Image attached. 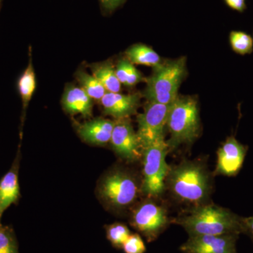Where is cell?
Returning a JSON list of instances; mask_svg holds the SVG:
<instances>
[{
    "instance_id": "6da1fadb",
    "label": "cell",
    "mask_w": 253,
    "mask_h": 253,
    "mask_svg": "<svg viewBox=\"0 0 253 253\" xmlns=\"http://www.w3.org/2000/svg\"><path fill=\"white\" fill-rule=\"evenodd\" d=\"M244 217L214 204L194 206L173 222L184 228L189 236L245 234Z\"/></svg>"
},
{
    "instance_id": "7a4b0ae2",
    "label": "cell",
    "mask_w": 253,
    "mask_h": 253,
    "mask_svg": "<svg viewBox=\"0 0 253 253\" xmlns=\"http://www.w3.org/2000/svg\"><path fill=\"white\" fill-rule=\"evenodd\" d=\"M166 182L177 199L194 206L206 204L211 194L209 173L196 161H184L169 168Z\"/></svg>"
},
{
    "instance_id": "3957f363",
    "label": "cell",
    "mask_w": 253,
    "mask_h": 253,
    "mask_svg": "<svg viewBox=\"0 0 253 253\" xmlns=\"http://www.w3.org/2000/svg\"><path fill=\"white\" fill-rule=\"evenodd\" d=\"M186 73L184 57L162 61L153 68V73L145 80L146 83L144 96L148 101L172 104L178 95V90Z\"/></svg>"
},
{
    "instance_id": "277c9868",
    "label": "cell",
    "mask_w": 253,
    "mask_h": 253,
    "mask_svg": "<svg viewBox=\"0 0 253 253\" xmlns=\"http://www.w3.org/2000/svg\"><path fill=\"white\" fill-rule=\"evenodd\" d=\"M200 126L196 100L191 96H178L171 105L166 125L170 134L169 140L166 141L169 149L196 140L201 130Z\"/></svg>"
},
{
    "instance_id": "5b68a950",
    "label": "cell",
    "mask_w": 253,
    "mask_h": 253,
    "mask_svg": "<svg viewBox=\"0 0 253 253\" xmlns=\"http://www.w3.org/2000/svg\"><path fill=\"white\" fill-rule=\"evenodd\" d=\"M169 152L165 138L143 149V181L141 191L149 197H158L166 190V179L169 167L166 162Z\"/></svg>"
},
{
    "instance_id": "8992f818",
    "label": "cell",
    "mask_w": 253,
    "mask_h": 253,
    "mask_svg": "<svg viewBox=\"0 0 253 253\" xmlns=\"http://www.w3.org/2000/svg\"><path fill=\"white\" fill-rule=\"evenodd\" d=\"M99 192L101 199L110 206L123 209L134 204L139 194L135 178L126 171L117 169L105 176Z\"/></svg>"
},
{
    "instance_id": "52a82bcc",
    "label": "cell",
    "mask_w": 253,
    "mask_h": 253,
    "mask_svg": "<svg viewBox=\"0 0 253 253\" xmlns=\"http://www.w3.org/2000/svg\"><path fill=\"white\" fill-rule=\"evenodd\" d=\"M172 104L148 101L143 113L138 115L136 134L143 149L164 138V130Z\"/></svg>"
},
{
    "instance_id": "ba28073f",
    "label": "cell",
    "mask_w": 253,
    "mask_h": 253,
    "mask_svg": "<svg viewBox=\"0 0 253 253\" xmlns=\"http://www.w3.org/2000/svg\"><path fill=\"white\" fill-rule=\"evenodd\" d=\"M169 220L166 210L152 201H146L136 208L131 224L148 241H153L167 227Z\"/></svg>"
},
{
    "instance_id": "9c48e42d",
    "label": "cell",
    "mask_w": 253,
    "mask_h": 253,
    "mask_svg": "<svg viewBox=\"0 0 253 253\" xmlns=\"http://www.w3.org/2000/svg\"><path fill=\"white\" fill-rule=\"evenodd\" d=\"M110 142L115 152L123 160L133 162L142 157L143 148L140 141L128 118L114 121Z\"/></svg>"
},
{
    "instance_id": "30bf717a",
    "label": "cell",
    "mask_w": 253,
    "mask_h": 253,
    "mask_svg": "<svg viewBox=\"0 0 253 253\" xmlns=\"http://www.w3.org/2000/svg\"><path fill=\"white\" fill-rule=\"evenodd\" d=\"M239 234L189 236L180 247L184 253H238Z\"/></svg>"
},
{
    "instance_id": "8fae6325",
    "label": "cell",
    "mask_w": 253,
    "mask_h": 253,
    "mask_svg": "<svg viewBox=\"0 0 253 253\" xmlns=\"http://www.w3.org/2000/svg\"><path fill=\"white\" fill-rule=\"evenodd\" d=\"M248 150L249 147L239 142L234 136H229L218 149L216 174L226 176L237 175L243 167Z\"/></svg>"
},
{
    "instance_id": "7c38bea8",
    "label": "cell",
    "mask_w": 253,
    "mask_h": 253,
    "mask_svg": "<svg viewBox=\"0 0 253 253\" xmlns=\"http://www.w3.org/2000/svg\"><path fill=\"white\" fill-rule=\"evenodd\" d=\"M140 95L106 92L100 102L106 116L116 119L129 118L136 112L140 103Z\"/></svg>"
},
{
    "instance_id": "4fadbf2b",
    "label": "cell",
    "mask_w": 253,
    "mask_h": 253,
    "mask_svg": "<svg viewBox=\"0 0 253 253\" xmlns=\"http://www.w3.org/2000/svg\"><path fill=\"white\" fill-rule=\"evenodd\" d=\"M113 127L114 121L99 118L80 125L78 132L83 141L101 146L111 141Z\"/></svg>"
},
{
    "instance_id": "5bb4252c",
    "label": "cell",
    "mask_w": 253,
    "mask_h": 253,
    "mask_svg": "<svg viewBox=\"0 0 253 253\" xmlns=\"http://www.w3.org/2000/svg\"><path fill=\"white\" fill-rule=\"evenodd\" d=\"M19 161V153H18L11 169L0 179V224H1V219L4 211L11 205L16 204L20 198Z\"/></svg>"
},
{
    "instance_id": "9a60e30c",
    "label": "cell",
    "mask_w": 253,
    "mask_h": 253,
    "mask_svg": "<svg viewBox=\"0 0 253 253\" xmlns=\"http://www.w3.org/2000/svg\"><path fill=\"white\" fill-rule=\"evenodd\" d=\"M61 104L70 114H81L85 118L92 115L93 99L81 87L72 84L66 86Z\"/></svg>"
},
{
    "instance_id": "2e32d148",
    "label": "cell",
    "mask_w": 253,
    "mask_h": 253,
    "mask_svg": "<svg viewBox=\"0 0 253 253\" xmlns=\"http://www.w3.org/2000/svg\"><path fill=\"white\" fill-rule=\"evenodd\" d=\"M92 76L100 82L107 92H120L121 83L117 77L116 68L111 62L94 63L91 66Z\"/></svg>"
},
{
    "instance_id": "e0dca14e",
    "label": "cell",
    "mask_w": 253,
    "mask_h": 253,
    "mask_svg": "<svg viewBox=\"0 0 253 253\" xmlns=\"http://www.w3.org/2000/svg\"><path fill=\"white\" fill-rule=\"evenodd\" d=\"M31 49L30 48V59L27 68L25 70L24 72L21 75L18 82V91L21 95L23 103V116L22 125L24 121L25 115H26V109L28 104L33 97V95L36 91V77L35 73L34 68H33V62H32Z\"/></svg>"
},
{
    "instance_id": "ac0fdd59",
    "label": "cell",
    "mask_w": 253,
    "mask_h": 253,
    "mask_svg": "<svg viewBox=\"0 0 253 253\" xmlns=\"http://www.w3.org/2000/svg\"><path fill=\"white\" fill-rule=\"evenodd\" d=\"M126 59L133 64L154 68L162 62L159 55L152 48L142 44H134L126 51Z\"/></svg>"
},
{
    "instance_id": "d6986e66",
    "label": "cell",
    "mask_w": 253,
    "mask_h": 253,
    "mask_svg": "<svg viewBox=\"0 0 253 253\" xmlns=\"http://www.w3.org/2000/svg\"><path fill=\"white\" fill-rule=\"evenodd\" d=\"M116 73L120 83L126 86H135L146 80L134 67V64L126 59L121 60L118 62L116 67Z\"/></svg>"
},
{
    "instance_id": "ffe728a7",
    "label": "cell",
    "mask_w": 253,
    "mask_h": 253,
    "mask_svg": "<svg viewBox=\"0 0 253 253\" xmlns=\"http://www.w3.org/2000/svg\"><path fill=\"white\" fill-rule=\"evenodd\" d=\"M76 79L82 89L93 100L101 101L103 96L107 92L96 78L83 70H80L76 73Z\"/></svg>"
},
{
    "instance_id": "44dd1931",
    "label": "cell",
    "mask_w": 253,
    "mask_h": 253,
    "mask_svg": "<svg viewBox=\"0 0 253 253\" xmlns=\"http://www.w3.org/2000/svg\"><path fill=\"white\" fill-rule=\"evenodd\" d=\"M231 48L236 54H250L253 51V41L251 36L242 31H232L229 36Z\"/></svg>"
},
{
    "instance_id": "7402d4cb",
    "label": "cell",
    "mask_w": 253,
    "mask_h": 253,
    "mask_svg": "<svg viewBox=\"0 0 253 253\" xmlns=\"http://www.w3.org/2000/svg\"><path fill=\"white\" fill-rule=\"evenodd\" d=\"M130 234L127 226L121 223H115L106 228L107 239L117 249H122L123 245Z\"/></svg>"
},
{
    "instance_id": "603a6c76",
    "label": "cell",
    "mask_w": 253,
    "mask_h": 253,
    "mask_svg": "<svg viewBox=\"0 0 253 253\" xmlns=\"http://www.w3.org/2000/svg\"><path fill=\"white\" fill-rule=\"evenodd\" d=\"M0 253H19L12 228L0 224Z\"/></svg>"
},
{
    "instance_id": "cb8c5ba5",
    "label": "cell",
    "mask_w": 253,
    "mask_h": 253,
    "mask_svg": "<svg viewBox=\"0 0 253 253\" xmlns=\"http://www.w3.org/2000/svg\"><path fill=\"white\" fill-rule=\"evenodd\" d=\"M122 249L126 253H144L146 250L144 241L137 234H130Z\"/></svg>"
},
{
    "instance_id": "d4e9b609",
    "label": "cell",
    "mask_w": 253,
    "mask_h": 253,
    "mask_svg": "<svg viewBox=\"0 0 253 253\" xmlns=\"http://www.w3.org/2000/svg\"><path fill=\"white\" fill-rule=\"evenodd\" d=\"M126 0H99L101 9L106 14H109L116 11Z\"/></svg>"
},
{
    "instance_id": "484cf974",
    "label": "cell",
    "mask_w": 253,
    "mask_h": 253,
    "mask_svg": "<svg viewBox=\"0 0 253 253\" xmlns=\"http://www.w3.org/2000/svg\"><path fill=\"white\" fill-rule=\"evenodd\" d=\"M226 4L234 10L243 12L246 9V0H224Z\"/></svg>"
},
{
    "instance_id": "4316f807",
    "label": "cell",
    "mask_w": 253,
    "mask_h": 253,
    "mask_svg": "<svg viewBox=\"0 0 253 253\" xmlns=\"http://www.w3.org/2000/svg\"><path fill=\"white\" fill-rule=\"evenodd\" d=\"M245 234H249L253 239V215L252 217H244Z\"/></svg>"
}]
</instances>
